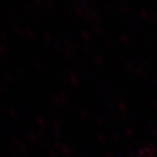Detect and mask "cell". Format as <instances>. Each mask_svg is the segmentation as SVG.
Returning a JSON list of instances; mask_svg holds the SVG:
<instances>
[]
</instances>
